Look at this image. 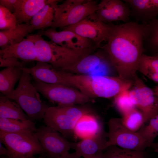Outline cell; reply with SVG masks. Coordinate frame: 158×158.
I'll return each mask as SVG.
<instances>
[{
  "instance_id": "5",
  "label": "cell",
  "mask_w": 158,
  "mask_h": 158,
  "mask_svg": "<svg viewBox=\"0 0 158 158\" xmlns=\"http://www.w3.org/2000/svg\"><path fill=\"white\" fill-rule=\"evenodd\" d=\"M90 112V109L84 106H51L43 120L45 125L57 131L67 139L73 135L74 127L79 118Z\"/></svg>"
},
{
  "instance_id": "16",
  "label": "cell",
  "mask_w": 158,
  "mask_h": 158,
  "mask_svg": "<svg viewBox=\"0 0 158 158\" xmlns=\"http://www.w3.org/2000/svg\"><path fill=\"white\" fill-rule=\"evenodd\" d=\"M22 69L23 71L30 74L32 78L41 82L71 86L66 78V72L57 69L46 63L37 61L33 67H24Z\"/></svg>"
},
{
  "instance_id": "23",
  "label": "cell",
  "mask_w": 158,
  "mask_h": 158,
  "mask_svg": "<svg viewBox=\"0 0 158 158\" xmlns=\"http://www.w3.org/2000/svg\"><path fill=\"white\" fill-rule=\"evenodd\" d=\"M60 0H52L40 9L32 18L30 24L34 30L42 31L51 27L54 21L56 8Z\"/></svg>"
},
{
  "instance_id": "34",
  "label": "cell",
  "mask_w": 158,
  "mask_h": 158,
  "mask_svg": "<svg viewBox=\"0 0 158 158\" xmlns=\"http://www.w3.org/2000/svg\"><path fill=\"white\" fill-rule=\"evenodd\" d=\"M0 67L5 68L14 67L23 68V63L19 61L18 59L13 57H4L0 56Z\"/></svg>"
},
{
  "instance_id": "9",
  "label": "cell",
  "mask_w": 158,
  "mask_h": 158,
  "mask_svg": "<svg viewBox=\"0 0 158 158\" xmlns=\"http://www.w3.org/2000/svg\"><path fill=\"white\" fill-rule=\"evenodd\" d=\"M107 145L138 151H144L151 147L137 132L129 130L122 123L120 118H113L108 121Z\"/></svg>"
},
{
  "instance_id": "36",
  "label": "cell",
  "mask_w": 158,
  "mask_h": 158,
  "mask_svg": "<svg viewBox=\"0 0 158 158\" xmlns=\"http://www.w3.org/2000/svg\"><path fill=\"white\" fill-rule=\"evenodd\" d=\"M0 155L1 156H5L10 157V154L9 151L5 147H4L3 144L0 142Z\"/></svg>"
},
{
  "instance_id": "18",
  "label": "cell",
  "mask_w": 158,
  "mask_h": 158,
  "mask_svg": "<svg viewBox=\"0 0 158 158\" xmlns=\"http://www.w3.org/2000/svg\"><path fill=\"white\" fill-rule=\"evenodd\" d=\"M104 132L102 122L92 112L86 113L78 120L73 131V135L80 140L92 138Z\"/></svg>"
},
{
  "instance_id": "15",
  "label": "cell",
  "mask_w": 158,
  "mask_h": 158,
  "mask_svg": "<svg viewBox=\"0 0 158 158\" xmlns=\"http://www.w3.org/2000/svg\"><path fill=\"white\" fill-rule=\"evenodd\" d=\"M95 13L105 23L116 21L124 23L130 21V11L128 6L120 0H102L98 3Z\"/></svg>"
},
{
  "instance_id": "6",
  "label": "cell",
  "mask_w": 158,
  "mask_h": 158,
  "mask_svg": "<svg viewBox=\"0 0 158 158\" xmlns=\"http://www.w3.org/2000/svg\"><path fill=\"white\" fill-rule=\"evenodd\" d=\"M98 4L93 0H66L58 4L51 28H61L78 23L95 12Z\"/></svg>"
},
{
  "instance_id": "42",
  "label": "cell",
  "mask_w": 158,
  "mask_h": 158,
  "mask_svg": "<svg viewBox=\"0 0 158 158\" xmlns=\"http://www.w3.org/2000/svg\"><path fill=\"white\" fill-rule=\"evenodd\" d=\"M28 158H42V157H40L39 158H37L36 157H35V156H33L32 157H30Z\"/></svg>"
},
{
  "instance_id": "7",
  "label": "cell",
  "mask_w": 158,
  "mask_h": 158,
  "mask_svg": "<svg viewBox=\"0 0 158 158\" xmlns=\"http://www.w3.org/2000/svg\"><path fill=\"white\" fill-rule=\"evenodd\" d=\"M37 91L49 102L58 106L83 105L93 99L73 87L49 84L32 78Z\"/></svg>"
},
{
  "instance_id": "26",
  "label": "cell",
  "mask_w": 158,
  "mask_h": 158,
  "mask_svg": "<svg viewBox=\"0 0 158 158\" xmlns=\"http://www.w3.org/2000/svg\"><path fill=\"white\" fill-rule=\"evenodd\" d=\"M0 118L21 121L30 119L18 103L3 95L0 97Z\"/></svg>"
},
{
  "instance_id": "28",
  "label": "cell",
  "mask_w": 158,
  "mask_h": 158,
  "mask_svg": "<svg viewBox=\"0 0 158 158\" xmlns=\"http://www.w3.org/2000/svg\"><path fill=\"white\" fill-rule=\"evenodd\" d=\"M103 152L104 158H147L145 151L131 150L120 148L116 145L109 146Z\"/></svg>"
},
{
  "instance_id": "13",
  "label": "cell",
  "mask_w": 158,
  "mask_h": 158,
  "mask_svg": "<svg viewBox=\"0 0 158 158\" xmlns=\"http://www.w3.org/2000/svg\"><path fill=\"white\" fill-rule=\"evenodd\" d=\"M44 151V157L56 158L67 154L72 149L73 142H69L61 133L52 128L42 125L36 132Z\"/></svg>"
},
{
  "instance_id": "14",
  "label": "cell",
  "mask_w": 158,
  "mask_h": 158,
  "mask_svg": "<svg viewBox=\"0 0 158 158\" xmlns=\"http://www.w3.org/2000/svg\"><path fill=\"white\" fill-rule=\"evenodd\" d=\"M49 39L51 41L61 46L79 51L98 49L91 40L80 37L68 30L57 31L50 28L38 32Z\"/></svg>"
},
{
  "instance_id": "38",
  "label": "cell",
  "mask_w": 158,
  "mask_h": 158,
  "mask_svg": "<svg viewBox=\"0 0 158 158\" xmlns=\"http://www.w3.org/2000/svg\"><path fill=\"white\" fill-rule=\"evenodd\" d=\"M103 152H101L85 158H104L103 155Z\"/></svg>"
},
{
  "instance_id": "25",
  "label": "cell",
  "mask_w": 158,
  "mask_h": 158,
  "mask_svg": "<svg viewBox=\"0 0 158 158\" xmlns=\"http://www.w3.org/2000/svg\"><path fill=\"white\" fill-rule=\"evenodd\" d=\"M35 123L30 119L24 121L0 118V131L10 133H27L36 132Z\"/></svg>"
},
{
  "instance_id": "37",
  "label": "cell",
  "mask_w": 158,
  "mask_h": 158,
  "mask_svg": "<svg viewBox=\"0 0 158 158\" xmlns=\"http://www.w3.org/2000/svg\"><path fill=\"white\" fill-rule=\"evenodd\" d=\"M42 157V158H47L44 156ZM81 157L77 155L75 152H74L72 153H69L67 154L56 158H81Z\"/></svg>"
},
{
  "instance_id": "3",
  "label": "cell",
  "mask_w": 158,
  "mask_h": 158,
  "mask_svg": "<svg viewBox=\"0 0 158 158\" xmlns=\"http://www.w3.org/2000/svg\"><path fill=\"white\" fill-rule=\"evenodd\" d=\"M31 35L35 43L37 61L46 63L57 69L65 71L83 57L96 49L77 51L46 40L39 33Z\"/></svg>"
},
{
  "instance_id": "4",
  "label": "cell",
  "mask_w": 158,
  "mask_h": 158,
  "mask_svg": "<svg viewBox=\"0 0 158 158\" xmlns=\"http://www.w3.org/2000/svg\"><path fill=\"white\" fill-rule=\"evenodd\" d=\"M32 79L30 74L23 71L16 88L6 97L18 103L30 120L40 122L51 106L41 100Z\"/></svg>"
},
{
  "instance_id": "29",
  "label": "cell",
  "mask_w": 158,
  "mask_h": 158,
  "mask_svg": "<svg viewBox=\"0 0 158 158\" xmlns=\"http://www.w3.org/2000/svg\"><path fill=\"white\" fill-rule=\"evenodd\" d=\"M144 46L155 54L158 52V18L146 24Z\"/></svg>"
},
{
  "instance_id": "1",
  "label": "cell",
  "mask_w": 158,
  "mask_h": 158,
  "mask_svg": "<svg viewBox=\"0 0 158 158\" xmlns=\"http://www.w3.org/2000/svg\"><path fill=\"white\" fill-rule=\"evenodd\" d=\"M145 24L135 21L112 25L106 43L101 47L108 54L118 76L133 80L145 50Z\"/></svg>"
},
{
  "instance_id": "12",
  "label": "cell",
  "mask_w": 158,
  "mask_h": 158,
  "mask_svg": "<svg viewBox=\"0 0 158 158\" xmlns=\"http://www.w3.org/2000/svg\"><path fill=\"white\" fill-rule=\"evenodd\" d=\"M115 71L109 57L102 47L87 55L66 71L77 75H90L93 71H99L101 75H111Z\"/></svg>"
},
{
  "instance_id": "17",
  "label": "cell",
  "mask_w": 158,
  "mask_h": 158,
  "mask_svg": "<svg viewBox=\"0 0 158 158\" xmlns=\"http://www.w3.org/2000/svg\"><path fill=\"white\" fill-rule=\"evenodd\" d=\"M135 22L146 24L158 16V0H124Z\"/></svg>"
},
{
  "instance_id": "43",
  "label": "cell",
  "mask_w": 158,
  "mask_h": 158,
  "mask_svg": "<svg viewBox=\"0 0 158 158\" xmlns=\"http://www.w3.org/2000/svg\"><path fill=\"white\" fill-rule=\"evenodd\" d=\"M156 54H158V52H157V53H156L155 54H156Z\"/></svg>"
},
{
  "instance_id": "8",
  "label": "cell",
  "mask_w": 158,
  "mask_h": 158,
  "mask_svg": "<svg viewBox=\"0 0 158 158\" xmlns=\"http://www.w3.org/2000/svg\"><path fill=\"white\" fill-rule=\"evenodd\" d=\"M0 142L9 151L10 158H28L44 154L36 132L21 133L0 131Z\"/></svg>"
},
{
  "instance_id": "10",
  "label": "cell",
  "mask_w": 158,
  "mask_h": 158,
  "mask_svg": "<svg viewBox=\"0 0 158 158\" xmlns=\"http://www.w3.org/2000/svg\"><path fill=\"white\" fill-rule=\"evenodd\" d=\"M112 25L101 21L95 12L75 25L61 29L71 31L91 40L99 48L102 46L103 42H107Z\"/></svg>"
},
{
  "instance_id": "35",
  "label": "cell",
  "mask_w": 158,
  "mask_h": 158,
  "mask_svg": "<svg viewBox=\"0 0 158 158\" xmlns=\"http://www.w3.org/2000/svg\"><path fill=\"white\" fill-rule=\"evenodd\" d=\"M18 0H0V5L4 6L12 13L14 12L16 5Z\"/></svg>"
},
{
  "instance_id": "20",
  "label": "cell",
  "mask_w": 158,
  "mask_h": 158,
  "mask_svg": "<svg viewBox=\"0 0 158 158\" xmlns=\"http://www.w3.org/2000/svg\"><path fill=\"white\" fill-rule=\"evenodd\" d=\"M107 133L97 137L73 142L72 149L77 155L85 158L103 152L107 148Z\"/></svg>"
},
{
  "instance_id": "21",
  "label": "cell",
  "mask_w": 158,
  "mask_h": 158,
  "mask_svg": "<svg viewBox=\"0 0 158 158\" xmlns=\"http://www.w3.org/2000/svg\"><path fill=\"white\" fill-rule=\"evenodd\" d=\"M52 0H18L13 13L17 24L30 23L33 17Z\"/></svg>"
},
{
  "instance_id": "39",
  "label": "cell",
  "mask_w": 158,
  "mask_h": 158,
  "mask_svg": "<svg viewBox=\"0 0 158 158\" xmlns=\"http://www.w3.org/2000/svg\"><path fill=\"white\" fill-rule=\"evenodd\" d=\"M152 148L154 150V151L158 153V142L153 143Z\"/></svg>"
},
{
  "instance_id": "41",
  "label": "cell",
  "mask_w": 158,
  "mask_h": 158,
  "mask_svg": "<svg viewBox=\"0 0 158 158\" xmlns=\"http://www.w3.org/2000/svg\"><path fill=\"white\" fill-rule=\"evenodd\" d=\"M0 158H10L7 156H1Z\"/></svg>"
},
{
  "instance_id": "31",
  "label": "cell",
  "mask_w": 158,
  "mask_h": 158,
  "mask_svg": "<svg viewBox=\"0 0 158 158\" xmlns=\"http://www.w3.org/2000/svg\"><path fill=\"white\" fill-rule=\"evenodd\" d=\"M145 123L137 132L152 148L154 141L158 135V114Z\"/></svg>"
},
{
  "instance_id": "24",
  "label": "cell",
  "mask_w": 158,
  "mask_h": 158,
  "mask_svg": "<svg viewBox=\"0 0 158 158\" xmlns=\"http://www.w3.org/2000/svg\"><path fill=\"white\" fill-rule=\"evenodd\" d=\"M23 68L11 67L6 68L0 72V91L7 96L15 90L16 83L21 78Z\"/></svg>"
},
{
  "instance_id": "22",
  "label": "cell",
  "mask_w": 158,
  "mask_h": 158,
  "mask_svg": "<svg viewBox=\"0 0 158 158\" xmlns=\"http://www.w3.org/2000/svg\"><path fill=\"white\" fill-rule=\"evenodd\" d=\"M34 30V27L30 23L17 24L12 29L0 31V47L1 49L21 42Z\"/></svg>"
},
{
  "instance_id": "32",
  "label": "cell",
  "mask_w": 158,
  "mask_h": 158,
  "mask_svg": "<svg viewBox=\"0 0 158 158\" xmlns=\"http://www.w3.org/2000/svg\"><path fill=\"white\" fill-rule=\"evenodd\" d=\"M114 102L117 109L122 115L136 108L130 99L129 90L122 91L116 96Z\"/></svg>"
},
{
  "instance_id": "11",
  "label": "cell",
  "mask_w": 158,
  "mask_h": 158,
  "mask_svg": "<svg viewBox=\"0 0 158 158\" xmlns=\"http://www.w3.org/2000/svg\"><path fill=\"white\" fill-rule=\"evenodd\" d=\"M129 90L130 99L142 114L145 123L158 114V98L153 89L146 85L136 74Z\"/></svg>"
},
{
  "instance_id": "33",
  "label": "cell",
  "mask_w": 158,
  "mask_h": 158,
  "mask_svg": "<svg viewBox=\"0 0 158 158\" xmlns=\"http://www.w3.org/2000/svg\"><path fill=\"white\" fill-rule=\"evenodd\" d=\"M16 18L6 8L0 5V29L1 31L14 28L17 25Z\"/></svg>"
},
{
  "instance_id": "27",
  "label": "cell",
  "mask_w": 158,
  "mask_h": 158,
  "mask_svg": "<svg viewBox=\"0 0 158 158\" xmlns=\"http://www.w3.org/2000/svg\"><path fill=\"white\" fill-rule=\"evenodd\" d=\"M138 71L151 80L158 83V54L151 56L143 53L139 61Z\"/></svg>"
},
{
  "instance_id": "2",
  "label": "cell",
  "mask_w": 158,
  "mask_h": 158,
  "mask_svg": "<svg viewBox=\"0 0 158 158\" xmlns=\"http://www.w3.org/2000/svg\"><path fill=\"white\" fill-rule=\"evenodd\" d=\"M66 78L71 86L93 100L114 98L121 92L129 90L133 84V80L118 76L77 75L67 72Z\"/></svg>"
},
{
  "instance_id": "30",
  "label": "cell",
  "mask_w": 158,
  "mask_h": 158,
  "mask_svg": "<svg viewBox=\"0 0 158 158\" xmlns=\"http://www.w3.org/2000/svg\"><path fill=\"white\" fill-rule=\"evenodd\" d=\"M121 119L124 126L134 132H137L145 123L142 114L136 107L123 115Z\"/></svg>"
},
{
  "instance_id": "40",
  "label": "cell",
  "mask_w": 158,
  "mask_h": 158,
  "mask_svg": "<svg viewBox=\"0 0 158 158\" xmlns=\"http://www.w3.org/2000/svg\"><path fill=\"white\" fill-rule=\"evenodd\" d=\"M153 90L158 98V85L155 86Z\"/></svg>"
},
{
  "instance_id": "19",
  "label": "cell",
  "mask_w": 158,
  "mask_h": 158,
  "mask_svg": "<svg viewBox=\"0 0 158 158\" xmlns=\"http://www.w3.org/2000/svg\"><path fill=\"white\" fill-rule=\"evenodd\" d=\"M0 56L14 57L25 62L37 61L35 43L31 35L18 43L1 49Z\"/></svg>"
}]
</instances>
